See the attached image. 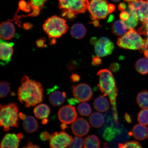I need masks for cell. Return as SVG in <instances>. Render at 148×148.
Masks as SVG:
<instances>
[{
  "label": "cell",
  "mask_w": 148,
  "mask_h": 148,
  "mask_svg": "<svg viewBox=\"0 0 148 148\" xmlns=\"http://www.w3.org/2000/svg\"><path fill=\"white\" fill-rule=\"evenodd\" d=\"M20 139L17 134H8L3 137L1 140V148H16L19 146Z\"/></svg>",
  "instance_id": "obj_17"
},
{
  "label": "cell",
  "mask_w": 148,
  "mask_h": 148,
  "mask_svg": "<svg viewBox=\"0 0 148 148\" xmlns=\"http://www.w3.org/2000/svg\"><path fill=\"white\" fill-rule=\"evenodd\" d=\"M120 18L123 21H126L128 20L129 14L128 12H126V11H123L120 14Z\"/></svg>",
  "instance_id": "obj_39"
},
{
  "label": "cell",
  "mask_w": 148,
  "mask_h": 148,
  "mask_svg": "<svg viewBox=\"0 0 148 148\" xmlns=\"http://www.w3.org/2000/svg\"><path fill=\"white\" fill-rule=\"evenodd\" d=\"M99 83L97 85L103 96H109L113 93L118 92L116 81L112 72L106 69H101L98 72Z\"/></svg>",
  "instance_id": "obj_6"
},
{
  "label": "cell",
  "mask_w": 148,
  "mask_h": 148,
  "mask_svg": "<svg viewBox=\"0 0 148 148\" xmlns=\"http://www.w3.org/2000/svg\"><path fill=\"white\" fill-rule=\"evenodd\" d=\"M40 147L39 146L34 145V144H33L32 142H28V143L27 144V145H26L25 146L23 147V148H39Z\"/></svg>",
  "instance_id": "obj_47"
},
{
  "label": "cell",
  "mask_w": 148,
  "mask_h": 148,
  "mask_svg": "<svg viewBox=\"0 0 148 148\" xmlns=\"http://www.w3.org/2000/svg\"><path fill=\"white\" fill-rule=\"evenodd\" d=\"M127 29L126 24L122 20H116L112 27V32L116 36H121L125 34Z\"/></svg>",
  "instance_id": "obj_24"
},
{
  "label": "cell",
  "mask_w": 148,
  "mask_h": 148,
  "mask_svg": "<svg viewBox=\"0 0 148 148\" xmlns=\"http://www.w3.org/2000/svg\"><path fill=\"white\" fill-rule=\"evenodd\" d=\"M90 125L84 118H79L76 119L72 123L71 128L73 134L77 136H86L89 131Z\"/></svg>",
  "instance_id": "obj_14"
},
{
  "label": "cell",
  "mask_w": 148,
  "mask_h": 148,
  "mask_svg": "<svg viewBox=\"0 0 148 148\" xmlns=\"http://www.w3.org/2000/svg\"><path fill=\"white\" fill-rule=\"evenodd\" d=\"M111 1L117 3L119 2L120 0H111Z\"/></svg>",
  "instance_id": "obj_57"
},
{
  "label": "cell",
  "mask_w": 148,
  "mask_h": 148,
  "mask_svg": "<svg viewBox=\"0 0 148 148\" xmlns=\"http://www.w3.org/2000/svg\"><path fill=\"white\" fill-rule=\"evenodd\" d=\"M134 29H130L126 33L118 38L117 45L125 49L139 50L143 51L145 40Z\"/></svg>",
  "instance_id": "obj_5"
},
{
  "label": "cell",
  "mask_w": 148,
  "mask_h": 148,
  "mask_svg": "<svg viewBox=\"0 0 148 148\" xmlns=\"http://www.w3.org/2000/svg\"><path fill=\"white\" fill-rule=\"evenodd\" d=\"M132 134L137 140H145L148 137V127L140 124H136L133 127Z\"/></svg>",
  "instance_id": "obj_18"
},
{
  "label": "cell",
  "mask_w": 148,
  "mask_h": 148,
  "mask_svg": "<svg viewBox=\"0 0 148 148\" xmlns=\"http://www.w3.org/2000/svg\"><path fill=\"white\" fill-rule=\"evenodd\" d=\"M119 148H142L141 144L136 140L125 142L124 143L118 144Z\"/></svg>",
  "instance_id": "obj_35"
},
{
  "label": "cell",
  "mask_w": 148,
  "mask_h": 148,
  "mask_svg": "<svg viewBox=\"0 0 148 148\" xmlns=\"http://www.w3.org/2000/svg\"><path fill=\"white\" fill-rule=\"evenodd\" d=\"M73 138L64 131L55 132L51 135L49 139L50 147L51 148L68 147Z\"/></svg>",
  "instance_id": "obj_9"
},
{
  "label": "cell",
  "mask_w": 148,
  "mask_h": 148,
  "mask_svg": "<svg viewBox=\"0 0 148 148\" xmlns=\"http://www.w3.org/2000/svg\"><path fill=\"white\" fill-rule=\"evenodd\" d=\"M42 27L49 38L52 39L60 38L65 34L68 29L66 20L56 16L48 18Z\"/></svg>",
  "instance_id": "obj_4"
},
{
  "label": "cell",
  "mask_w": 148,
  "mask_h": 148,
  "mask_svg": "<svg viewBox=\"0 0 148 148\" xmlns=\"http://www.w3.org/2000/svg\"><path fill=\"white\" fill-rule=\"evenodd\" d=\"M95 51L98 56H107L112 54L114 49L113 43L106 37H102L95 44Z\"/></svg>",
  "instance_id": "obj_10"
},
{
  "label": "cell",
  "mask_w": 148,
  "mask_h": 148,
  "mask_svg": "<svg viewBox=\"0 0 148 148\" xmlns=\"http://www.w3.org/2000/svg\"><path fill=\"white\" fill-rule=\"evenodd\" d=\"M58 117L62 123L67 124L72 123L77 117L75 109L71 105H66L61 107L58 112Z\"/></svg>",
  "instance_id": "obj_12"
},
{
  "label": "cell",
  "mask_w": 148,
  "mask_h": 148,
  "mask_svg": "<svg viewBox=\"0 0 148 148\" xmlns=\"http://www.w3.org/2000/svg\"><path fill=\"white\" fill-rule=\"evenodd\" d=\"M43 88L39 82L31 80L25 75L18 89V100L27 108L34 106L43 100Z\"/></svg>",
  "instance_id": "obj_1"
},
{
  "label": "cell",
  "mask_w": 148,
  "mask_h": 148,
  "mask_svg": "<svg viewBox=\"0 0 148 148\" xmlns=\"http://www.w3.org/2000/svg\"><path fill=\"white\" fill-rule=\"evenodd\" d=\"M92 23L95 26V27H99L100 26L99 25V23L97 20H92Z\"/></svg>",
  "instance_id": "obj_50"
},
{
  "label": "cell",
  "mask_w": 148,
  "mask_h": 148,
  "mask_svg": "<svg viewBox=\"0 0 148 148\" xmlns=\"http://www.w3.org/2000/svg\"><path fill=\"white\" fill-rule=\"evenodd\" d=\"M59 8L62 11V16L69 20L73 19L76 15L84 13L88 8V0H58Z\"/></svg>",
  "instance_id": "obj_2"
},
{
  "label": "cell",
  "mask_w": 148,
  "mask_h": 148,
  "mask_svg": "<svg viewBox=\"0 0 148 148\" xmlns=\"http://www.w3.org/2000/svg\"><path fill=\"white\" fill-rule=\"evenodd\" d=\"M48 0H29L26 3V7L25 12H31L29 16H36L39 14L44 4Z\"/></svg>",
  "instance_id": "obj_15"
},
{
  "label": "cell",
  "mask_w": 148,
  "mask_h": 148,
  "mask_svg": "<svg viewBox=\"0 0 148 148\" xmlns=\"http://www.w3.org/2000/svg\"><path fill=\"white\" fill-rule=\"evenodd\" d=\"M104 121V116L102 114L99 112H94L90 116V124L92 126L95 128L101 127L103 125Z\"/></svg>",
  "instance_id": "obj_25"
},
{
  "label": "cell",
  "mask_w": 148,
  "mask_h": 148,
  "mask_svg": "<svg viewBox=\"0 0 148 148\" xmlns=\"http://www.w3.org/2000/svg\"><path fill=\"white\" fill-rule=\"evenodd\" d=\"M73 92L74 97L80 102L89 101L92 95L91 88L86 83H81L73 86Z\"/></svg>",
  "instance_id": "obj_11"
},
{
  "label": "cell",
  "mask_w": 148,
  "mask_h": 148,
  "mask_svg": "<svg viewBox=\"0 0 148 148\" xmlns=\"http://www.w3.org/2000/svg\"><path fill=\"white\" fill-rule=\"evenodd\" d=\"M79 113L83 116H88L91 113L92 109L90 105L87 103H83L79 105L77 107Z\"/></svg>",
  "instance_id": "obj_30"
},
{
  "label": "cell",
  "mask_w": 148,
  "mask_h": 148,
  "mask_svg": "<svg viewBox=\"0 0 148 148\" xmlns=\"http://www.w3.org/2000/svg\"><path fill=\"white\" fill-rule=\"evenodd\" d=\"M70 34L73 38L80 39L84 38L86 33V27L82 24H74L70 29Z\"/></svg>",
  "instance_id": "obj_21"
},
{
  "label": "cell",
  "mask_w": 148,
  "mask_h": 148,
  "mask_svg": "<svg viewBox=\"0 0 148 148\" xmlns=\"http://www.w3.org/2000/svg\"><path fill=\"white\" fill-rule=\"evenodd\" d=\"M137 119L140 124L148 125V109H144L140 110L138 114Z\"/></svg>",
  "instance_id": "obj_32"
},
{
  "label": "cell",
  "mask_w": 148,
  "mask_h": 148,
  "mask_svg": "<svg viewBox=\"0 0 148 148\" xmlns=\"http://www.w3.org/2000/svg\"><path fill=\"white\" fill-rule=\"evenodd\" d=\"M127 12L129 14V18L125 23L127 28L129 29H134L138 25L139 20L136 14L132 11L127 9Z\"/></svg>",
  "instance_id": "obj_29"
},
{
  "label": "cell",
  "mask_w": 148,
  "mask_h": 148,
  "mask_svg": "<svg viewBox=\"0 0 148 148\" xmlns=\"http://www.w3.org/2000/svg\"><path fill=\"white\" fill-rule=\"evenodd\" d=\"M118 10L120 11L123 12L126 9L127 5L125 3H120L118 5Z\"/></svg>",
  "instance_id": "obj_44"
},
{
  "label": "cell",
  "mask_w": 148,
  "mask_h": 148,
  "mask_svg": "<svg viewBox=\"0 0 148 148\" xmlns=\"http://www.w3.org/2000/svg\"><path fill=\"white\" fill-rule=\"evenodd\" d=\"M67 124L62 123L60 125L61 128L62 129V130H65L66 129L68 128Z\"/></svg>",
  "instance_id": "obj_51"
},
{
  "label": "cell",
  "mask_w": 148,
  "mask_h": 148,
  "mask_svg": "<svg viewBox=\"0 0 148 148\" xmlns=\"http://www.w3.org/2000/svg\"><path fill=\"white\" fill-rule=\"evenodd\" d=\"M50 112V109L49 106L43 103L38 105L34 110L35 116L39 119H42L47 118Z\"/></svg>",
  "instance_id": "obj_23"
},
{
  "label": "cell",
  "mask_w": 148,
  "mask_h": 148,
  "mask_svg": "<svg viewBox=\"0 0 148 148\" xmlns=\"http://www.w3.org/2000/svg\"><path fill=\"white\" fill-rule=\"evenodd\" d=\"M10 90V84L9 82L2 81L0 84V97L1 98L7 97Z\"/></svg>",
  "instance_id": "obj_33"
},
{
  "label": "cell",
  "mask_w": 148,
  "mask_h": 148,
  "mask_svg": "<svg viewBox=\"0 0 148 148\" xmlns=\"http://www.w3.org/2000/svg\"><path fill=\"white\" fill-rule=\"evenodd\" d=\"M94 108L98 112H104L108 111L110 107V103L106 97L101 96L94 100Z\"/></svg>",
  "instance_id": "obj_19"
},
{
  "label": "cell",
  "mask_w": 148,
  "mask_h": 148,
  "mask_svg": "<svg viewBox=\"0 0 148 148\" xmlns=\"http://www.w3.org/2000/svg\"><path fill=\"white\" fill-rule=\"evenodd\" d=\"M127 9L134 12L142 23H148V0L129 2Z\"/></svg>",
  "instance_id": "obj_8"
},
{
  "label": "cell",
  "mask_w": 148,
  "mask_h": 148,
  "mask_svg": "<svg viewBox=\"0 0 148 148\" xmlns=\"http://www.w3.org/2000/svg\"><path fill=\"white\" fill-rule=\"evenodd\" d=\"M108 5L106 0H91L88 8L91 19L99 20L106 18L109 14L107 9Z\"/></svg>",
  "instance_id": "obj_7"
},
{
  "label": "cell",
  "mask_w": 148,
  "mask_h": 148,
  "mask_svg": "<svg viewBox=\"0 0 148 148\" xmlns=\"http://www.w3.org/2000/svg\"><path fill=\"white\" fill-rule=\"evenodd\" d=\"M125 119L127 123H132V120L130 115L126 113L125 115Z\"/></svg>",
  "instance_id": "obj_48"
},
{
  "label": "cell",
  "mask_w": 148,
  "mask_h": 148,
  "mask_svg": "<svg viewBox=\"0 0 148 148\" xmlns=\"http://www.w3.org/2000/svg\"><path fill=\"white\" fill-rule=\"evenodd\" d=\"M13 42H7L1 39L0 43V59L1 64L4 66L10 62L13 53Z\"/></svg>",
  "instance_id": "obj_13"
},
{
  "label": "cell",
  "mask_w": 148,
  "mask_h": 148,
  "mask_svg": "<svg viewBox=\"0 0 148 148\" xmlns=\"http://www.w3.org/2000/svg\"><path fill=\"white\" fill-rule=\"evenodd\" d=\"M18 117H19L20 119L23 120H25L27 118L25 114L22 112H20L18 114Z\"/></svg>",
  "instance_id": "obj_49"
},
{
  "label": "cell",
  "mask_w": 148,
  "mask_h": 148,
  "mask_svg": "<svg viewBox=\"0 0 148 148\" xmlns=\"http://www.w3.org/2000/svg\"><path fill=\"white\" fill-rule=\"evenodd\" d=\"M80 77L77 74L73 73L70 77V79L72 82H78L80 80Z\"/></svg>",
  "instance_id": "obj_42"
},
{
  "label": "cell",
  "mask_w": 148,
  "mask_h": 148,
  "mask_svg": "<svg viewBox=\"0 0 148 148\" xmlns=\"http://www.w3.org/2000/svg\"><path fill=\"white\" fill-rule=\"evenodd\" d=\"M107 9L109 14H110L114 12L115 10L116 7L114 4L110 3L107 5Z\"/></svg>",
  "instance_id": "obj_45"
},
{
  "label": "cell",
  "mask_w": 148,
  "mask_h": 148,
  "mask_svg": "<svg viewBox=\"0 0 148 148\" xmlns=\"http://www.w3.org/2000/svg\"><path fill=\"white\" fill-rule=\"evenodd\" d=\"M45 41L42 39H40L37 40L36 42V44L37 46L38 47L42 48L44 47L45 46Z\"/></svg>",
  "instance_id": "obj_43"
},
{
  "label": "cell",
  "mask_w": 148,
  "mask_h": 148,
  "mask_svg": "<svg viewBox=\"0 0 148 148\" xmlns=\"http://www.w3.org/2000/svg\"><path fill=\"white\" fill-rule=\"evenodd\" d=\"M48 122V120L47 118H45V119H42V124L45 125L46 123H47Z\"/></svg>",
  "instance_id": "obj_54"
},
{
  "label": "cell",
  "mask_w": 148,
  "mask_h": 148,
  "mask_svg": "<svg viewBox=\"0 0 148 148\" xmlns=\"http://www.w3.org/2000/svg\"><path fill=\"white\" fill-rule=\"evenodd\" d=\"M100 142L98 137L95 135L87 136L84 140V147L85 148H99Z\"/></svg>",
  "instance_id": "obj_26"
},
{
  "label": "cell",
  "mask_w": 148,
  "mask_h": 148,
  "mask_svg": "<svg viewBox=\"0 0 148 148\" xmlns=\"http://www.w3.org/2000/svg\"><path fill=\"white\" fill-rule=\"evenodd\" d=\"M23 126L24 130L28 133L34 132L38 129V123L35 118L32 116H27L24 120Z\"/></svg>",
  "instance_id": "obj_22"
},
{
  "label": "cell",
  "mask_w": 148,
  "mask_h": 148,
  "mask_svg": "<svg viewBox=\"0 0 148 148\" xmlns=\"http://www.w3.org/2000/svg\"><path fill=\"white\" fill-rule=\"evenodd\" d=\"M102 60L98 56H93L92 58V65L98 66L101 64Z\"/></svg>",
  "instance_id": "obj_37"
},
{
  "label": "cell",
  "mask_w": 148,
  "mask_h": 148,
  "mask_svg": "<svg viewBox=\"0 0 148 148\" xmlns=\"http://www.w3.org/2000/svg\"><path fill=\"white\" fill-rule=\"evenodd\" d=\"M138 32L139 34L148 36V23L143 24L142 26L138 29Z\"/></svg>",
  "instance_id": "obj_36"
},
{
  "label": "cell",
  "mask_w": 148,
  "mask_h": 148,
  "mask_svg": "<svg viewBox=\"0 0 148 148\" xmlns=\"http://www.w3.org/2000/svg\"><path fill=\"white\" fill-rule=\"evenodd\" d=\"M15 33V28L13 24L9 21L3 22L0 25L1 38L3 40L12 38Z\"/></svg>",
  "instance_id": "obj_16"
},
{
  "label": "cell",
  "mask_w": 148,
  "mask_h": 148,
  "mask_svg": "<svg viewBox=\"0 0 148 148\" xmlns=\"http://www.w3.org/2000/svg\"><path fill=\"white\" fill-rule=\"evenodd\" d=\"M97 41V38H92L90 40V42L91 44L95 45L96 42Z\"/></svg>",
  "instance_id": "obj_52"
},
{
  "label": "cell",
  "mask_w": 148,
  "mask_h": 148,
  "mask_svg": "<svg viewBox=\"0 0 148 148\" xmlns=\"http://www.w3.org/2000/svg\"><path fill=\"white\" fill-rule=\"evenodd\" d=\"M114 16L113 15H111L110 16V17H109L108 18L107 22H108V23H110V22H112L113 20H114Z\"/></svg>",
  "instance_id": "obj_53"
},
{
  "label": "cell",
  "mask_w": 148,
  "mask_h": 148,
  "mask_svg": "<svg viewBox=\"0 0 148 148\" xmlns=\"http://www.w3.org/2000/svg\"><path fill=\"white\" fill-rule=\"evenodd\" d=\"M116 134L115 129L107 127L103 132V137L106 141H111L115 138Z\"/></svg>",
  "instance_id": "obj_31"
},
{
  "label": "cell",
  "mask_w": 148,
  "mask_h": 148,
  "mask_svg": "<svg viewBox=\"0 0 148 148\" xmlns=\"http://www.w3.org/2000/svg\"><path fill=\"white\" fill-rule=\"evenodd\" d=\"M136 71L142 75L148 73V60L147 58H142L137 61L135 64Z\"/></svg>",
  "instance_id": "obj_28"
},
{
  "label": "cell",
  "mask_w": 148,
  "mask_h": 148,
  "mask_svg": "<svg viewBox=\"0 0 148 148\" xmlns=\"http://www.w3.org/2000/svg\"><path fill=\"white\" fill-rule=\"evenodd\" d=\"M66 97L65 92L60 91H55L51 94L49 101L51 104L54 106H59L63 103Z\"/></svg>",
  "instance_id": "obj_20"
},
{
  "label": "cell",
  "mask_w": 148,
  "mask_h": 148,
  "mask_svg": "<svg viewBox=\"0 0 148 148\" xmlns=\"http://www.w3.org/2000/svg\"><path fill=\"white\" fill-rule=\"evenodd\" d=\"M67 101L69 104L71 105H75L77 103H78L79 101L75 98V99L71 98V99H68Z\"/></svg>",
  "instance_id": "obj_46"
},
{
  "label": "cell",
  "mask_w": 148,
  "mask_h": 148,
  "mask_svg": "<svg viewBox=\"0 0 148 148\" xmlns=\"http://www.w3.org/2000/svg\"><path fill=\"white\" fill-rule=\"evenodd\" d=\"M17 136L18 138L20 139V140L22 139L23 137V135L21 134H17Z\"/></svg>",
  "instance_id": "obj_56"
},
{
  "label": "cell",
  "mask_w": 148,
  "mask_h": 148,
  "mask_svg": "<svg viewBox=\"0 0 148 148\" xmlns=\"http://www.w3.org/2000/svg\"><path fill=\"white\" fill-rule=\"evenodd\" d=\"M18 112V106L16 103L1 105L0 124L5 132L9 131L10 127L17 128Z\"/></svg>",
  "instance_id": "obj_3"
},
{
  "label": "cell",
  "mask_w": 148,
  "mask_h": 148,
  "mask_svg": "<svg viewBox=\"0 0 148 148\" xmlns=\"http://www.w3.org/2000/svg\"><path fill=\"white\" fill-rule=\"evenodd\" d=\"M110 69L114 73L117 72L120 68V65L118 63H114L111 64L110 66Z\"/></svg>",
  "instance_id": "obj_38"
},
{
  "label": "cell",
  "mask_w": 148,
  "mask_h": 148,
  "mask_svg": "<svg viewBox=\"0 0 148 148\" xmlns=\"http://www.w3.org/2000/svg\"><path fill=\"white\" fill-rule=\"evenodd\" d=\"M138 1H143V0H123V1L125 2H133Z\"/></svg>",
  "instance_id": "obj_55"
},
{
  "label": "cell",
  "mask_w": 148,
  "mask_h": 148,
  "mask_svg": "<svg viewBox=\"0 0 148 148\" xmlns=\"http://www.w3.org/2000/svg\"><path fill=\"white\" fill-rule=\"evenodd\" d=\"M83 145L84 140L82 138L77 136L73 139L68 147L81 148L83 147Z\"/></svg>",
  "instance_id": "obj_34"
},
{
  "label": "cell",
  "mask_w": 148,
  "mask_h": 148,
  "mask_svg": "<svg viewBox=\"0 0 148 148\" xmlns=\"http://www.w3.org/2000/svg\"><path fill=\"white\" fill-rule=\"evenodd\" d=\"M50 136V135L49 133L46 131H44L40 134V138L43 141H46V140H49Z\"/></svg>",
  "instance_id": "obj_40"
},
{
  "label": "cell",
  "mask_w": 148,
  "mask_h": 148,
  "mask_svg": "<svg viewBox=\"0 0 148 148\" xmlns=\"http://www.w3.org/2000/svg\"><path fill=\"white\" fill-rule=\"evenodd\" d=\"M145 45L143 49L144 56L146 58L148 59V38L145 40Z\"/></svg>",
  "instance_id": "obj_41"
},
{
  "label": "cell",
  "mask_w": 148,
  "mask_h": 148,
  "mask_svg": "<svg viewBox=\"0 0 148 148\" xmlns=\"http://www.w3.org/2000/svg\"><path fill=\"white\" fill-rule=\"evenodd\" d=\"M136 101L140 108L148 109V91L143 90L139 92L137 95Z\"/></svg>",
  "instance_id": "obj_27"
}]
</instances>
